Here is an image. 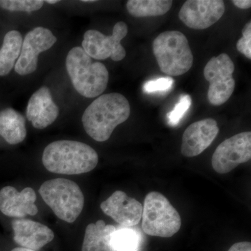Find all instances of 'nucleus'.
<instances>
[{"label": "nucleus", "mask_w": 251, "mask_h": 251, "mask_svg": "<svg viewBox=\"0 0 251 251\" xmlns=\"http://www.w3.org/2000/svg\"><path fill=\"white\" fill-rule=\"evenodd\" d=\"M192 103L191 97L189 95H184L180 98L178 103L175 105V108L168 114V122L170 125L175 126L177 125L181 119L187 112Z\"/></svg>", "instance_id": "nucleus-23"}, {"label": "nucleus", "mask_w": 251, "mask_h": 251, "mask_svg": "<svg viewBox=\"0 0 251 251\" xmlns=\"http://www.w3.org/2000/svg\"><path fill=\"white\" fill-rule=\"evenodd\" d=\"M36 200L35 191L30 187L18 192L12 186H6L0 191V211L9 217L34 216L38 213Z\"/></svg>", "instance_id": "nucleus-14"}, {"label": "nucleus", "mask_w": 251, "mask_h": 251, "mask_svg": "<svg viewBox=\"0 0 251 251\" xmlns=\"http://www.w3.org/2000/svg\"><path fill=\"white\" fill-rule=\"evenodd\" d=\"M57 42V38L49 29L34 28L25 36L21 54L15 64V71L21 75L35 72L38 67V57L41 52L48 50Z\"/></svg>", "instance_id": "nucleus-10"}, {"label": "nucleus", "mask_w": 251, "mask_h": 251, "mask_svg": "<svg viewBox=\"0 0 251 251\" xmlns=\"http://www.w3.org/2000/svg\"><path fill=\"white\" fill-rule=\"evenodd\" d=\"M174 84V80L171 77H160L156 80H149L143 85L145 93H158L168 92Z\"/></svg>", "instance_id": "nucleus-24"}, {"label": "nucleus", "mask_w": 251, "mask_h": 251, "mask_svg": "<svg viewBox=\"0 0 251 251\" xmlns=\"http://www.w3.org/2000/svg\"><path fill=\"white\" fill-rule=\"evenodd\" d=\"M42 162L48 171L61 175H80L93 171L99 162L97 151L87 144L58 140L48 145Z\"/></svg>", "instance_id": "nucleus-2"}, {"label": "nucleus", "mask_w": 251, "mask_h": 251, "mask_svg": "<svg viewBox=\"0 0 251 251\" xmlns=\"http://www.w3.org/2000/svg\"><path fill=\"white\" fill-rule=\"evenodd\" d=\"M66 67L75 90L86 98H95L108 86V69L94 62L81 47L73 48L67 54Z\"/></svg>", "instance_id": "nucleus-3"}, {"label": "nucleus", "mask_w": 251, "mask_h": 251, "mask_svg": "<svg viewBox=\"0 0 251 251\" xmlns=\"http://www.w3.org/2000/svg\"><path fill=\"white\" fill-rule=\"evenodd\" d=\"M251 158V133L242 132L220 144L213 154L211 165L216 173L224 175Z\"/></svg>", "instance_id": "nucleus-9"}, {"label": "nucleus", "mask_w": 251, "mask_h": 251, "mask_svg": "<svg viewBox=\"0 0 251 251\" xmlns=\"http://www.w3.org/2000/svg\"><path fill=\"white\" fill-rule=\"evenodd\" d=\"M100 209L123 227L137 226L143 215V204L122 191L112 193L100 204Z\"/></svg>", "instance_id": "nucleus-12"}, {"label": "nucleus", "mask_w": 251, "mask_h": 251, "mask_svg": "<svg viewBox=\"0 0 251 251\" xmlns=\"http://www.w3.org/2000/svg\"><path fill=\"white\" fill-rule=\"evenodd\" d=\"M219 133L215 120L204 119L194 122L185 130L181 142V152L186 157L201 154L209 148Z\"/></svg>", "instance_id": "nucleus-13"}, {"label": "nucleus", "mask_w": 251, "mask_h": 251, "mask_svg": "<svg viewBox=\"0 0 251 251\" xmlns=\"http://www.w3.org/2000/svg\"><path fill=\"white\" fill-rule=\"evenodd\" d=\"M110 244L114 251H138L140 238L133 229L122 227L112 233Z\"/></svg>", "instance_id": "nucleus-21"}, {"label": "nucleus", "mask_w": 251, "mask_h": 251, "mask_svg": "<svg viewBox=\"0 0 251 251\" xmlns=\"http://www.w3.org/2000/svg\"><path fill=\"white\" fill-rule=\"evenodd\" d=\"M172 6L173 1L170 0H129L126 3L128 13L135 18L163 16Z\"/></svg>", "instance_id": "nucleus-20"}, {"label": "nucleus", "mask_w": 251, "mask_h": 251, "mask_svg": "<svg viewBox=\"0 0 251 251\" xmlns=\"http://www.w3.org/2000/svg\"><path fill=\"white\" fill-rule=\"evenodd\" d=\"M130 115V103L125 96L110 93L95 99L84 112L82 121L86 133L91 138L97 142H105Z\"/></svg>", "instance_id": "nucleus-1"}, {"label": "nucleus", "mask_w": 251, "mask_h": 251, "mask_svg": "<svg viewBox=\"0 0 251 251\" xmlns=\"http://www.w3.org/2000/svg\"><path fill=\"white\" fill-rule=\"evenodd\" d=\"M82 2H90V3H92V2H96V1H92V0H84V1H82Z\"/></svg>", "instance_id": "nucleus-30"}, {"label": "nucleus", "mask_w": 251, "mask_h": 251, "mask_svg": "<svg viewBox=\"0 0 251 251\" xmlns=\"http://www.w3.org/2000/svg\"><path fill=\"white\" fill-rule=\"evenodd\" d=\"M23 36L18 31L6 33L0 49V76L8 75L17 62L23 44Z\"/></svg>", "instance_id": "nucleus-19"}, {"label": "nucleus", "mask_w": 251, "mask_h": 251, "mask_svg": "<svg viewBox=\"0 0 251 251\" xmlns=\"http://www.w3.org/2000/svg\"><path fill=\"white\" fill-rule=\"evenodd\" d=\"M12 227L15 242L25 249L39 250L54 239L52 229L31 220H14Z\"/></svg>", "instance_id": "nucleus-16"}, {"label": "nucleus", "mask_w": 251, "mask_h": 251, "mask_svg": "<svg viewBox=\"0 0 251 251\" xmlns=\"http://www.w3.org/2000/svg\"><path fill=\"white\" fill-rule=\"evenodd\" d=\"M0 135L10 145H16L25 139V120L12 108L0 112Z\"/></svg>", "instance_id": "nucleus-18"}, {"label": "nucleus", "mask_w": 251, "mask_h": 251, "mask_svg": "<svg viewBox=\"0 0 251 251\" xmlns=\"http://www.w3.org/2000/svg\"><path fill=\"white\" fill-rule=\"evenodd\" d=\"M41 197L59 219L72 224L80 216L85 198L72 180L57 178L46 181L39 188Z\"/></svg>", "instance_id": "nucleus-5"}, {"label": "nucleus", "mask_w": 251, "mask_h": 251, "mask_svg": "<svg viewBox=\"0 0 251 251\" xmlns=\"http://www.w3.org/2000/svg\"><path fill=\"white\" fill-rule=\"evenodd\" d=\"M11 251H36L30 250V249H25V248H16Z\"/></svg>", "instance_id": "nucleus-28"}, {"label": "nucleus", "mask_w": 251, "mask_h": 251, "mask_svg": "<svg viewBox=\"0 0 251 251\" xmlns=\"http://www.w3.org/2000/svg\"><path fill=\"white\" fill-rule=\"evenodd\" d=\"M58 115V106L48 87H41L32 94L28 102L26 116L34 128L44 129L52 125Z\"/></svg>", "instance_id": "nucleus-15"}, {"label": "nucleus", "mask_w": 251, "mask_h": 251, "mask_svg": "<svg viewBox=\"0 0 251 251\" xmlns=\"http://www.w3.org/2000/svg\"><path fill=\"white\" fill-rule=\"evenodd\" d=\"M237 49L248 59H251V22L244 26L242 37L237 41Z\"/></svg>", "instance_id": "nucleus-25"}, {"label": "nucleus", "mask_w": 251, "mask_h": 251, "mask_svg": "<svg viewBox=\"0 0 251 251\" xmlns=\"http://www.w3.org/2000/svg\"><path fill=\"white\" fill-rule=\"evenodd\" d=\"M117 228L102 220L90 224L86 228L82 251H114L110 244L112 233Z\"/></svg>", "instance_id": "nucleus-17"}, {"label": "nucleus", "mask_w": 251, "mask_h": 251, "mask_svg": "<svg viewBox=\"0 0 251 251\" xmlns=\"http://www.w3.org/2000/svg\"></svg>", "instance_id": "nucleus-31"}, {"label": "nucleus", "mask_w": 251, "mask_h": 251, "mask_svg": "<svg viewBox=\"0 0 251 251\" xmlns=\"http://www.w3.org/2000/svg\"><path fill=\"white\" fill-rule=\"evenodd\" d=\"M142 229L145 234L169 238L179 232L181 219L179 212L161 193L152 191L143 205Z\"/></svg>", "instance_id": "nucleus-6"}, {"label": "nucleus", "mask_w": 251, "mask_h": 251, "mask_svg": "<svg viewBox=\"0 0 251 251\" xmlns=\"http://www.w3.org/2000/svg\"><path fill=\"white\" fill-rule=\"evenodd\" d=\"M225 10L221 0H188L180 9L179 18L191 29H205L221 19Z\"/></svg>", "instance_id": "nucleus-11"}, {"label": "nucleus", "mask_w": 251, "mask_h": 251, "mask_svg": "<svg viewBox=\"0 0 251 251\" xmlns=\"http://www.w3.org/2000/svg\"><path fill=\"white\" fill-rule=\"evenodd\" d=\"M42 0H0V7L10 11L31 13L44 6Z\"/></svg>", "instance_id": "nucleus-22"}, {"label": "nucleus", "mask_w": 251, "mask_h": 251, "mask_svg": "<svg viewBox=\"0 0 251 251\" xmlns=\"http://www.w3.org/2000/svg\"><path fill=\"white\" fill-rule=\"evenodd\" d=\"M127 33V25L122 21L115 24L110 36L93 29L87 31L84 34L82 49L91 58L103 60L110 57L115 62H119L125 59L126 54L121 41Z\"/></svg>", "instance_id": "nucleus-8"}, {"label": "nucleus", "mask_w": 251, "mask_h": 251, "mask_svg": "<svg viewBox=\"0 0 251 251\" xmlns=\"http://www.w3.org/2000/svg\"><path fill=\"white\" fill-rule=\"evenodd\" d=\"M234 64L227 54L212 57L204 69V76L209 82L207 99L214 106H219L228 100L235 89L233 78Z\"/></svg>", "instance_id": "nucleus-7"}, {"label": "nucleus", "mask_w": 251, "mask_h": 251, "mask_svg": "<svg viewBox=\"0 0 251 251\" xmlns=\"http://www.w3.org/2000/svg\"><path fill=\"white\" fill-rule=\"evenodd\" d=\"M153 52L161 72L184 75L192 67L193 56L186 36L179 31L162 32L153 41Z\"/></svg>", "instance_id": "nucleus-4"}, {"label": "nucleus", "mask_w": 251, "mask_h": 251, "mask_svg": "<svg viewBox=\"0 0 251 251\" xmlns=\"http://www.w3.org/2000/svg\"><path fill=\"white\" fill-rule=\"evenodd\" d=\"M228 251H251V244L249 242H242L233 244Z\"/></svg>", "instance_id": "nucleus-26"}, {"label": "nucleus", "mask_w": 251, "mask_h": 251, "mask_svg": "<svg viewBox=\"0 0 251 251\" xmlns=\"http://www.w3.org/2000/svg\"><path fill=\"white\" fill-rule=\"evenodd\" d=\"M46 2L48 3V4H54L58 3L59 1H57V0H47V1H46Z\"/></svg>", "instance_id": "nucleus-29"}, {"label": "nucleus", "mask_w": 251, "mask_h": 251, "mask_svg": "<svg viewBox=\"0 0 251 251\" xmlns=\"http://www.w3.org/2000/svg\"><path fill=\"white\" fill-rule=\"evenodd\" d=\"M232 3L241 9H250L251 6V0H233Z\"/></svg>", "instance_id": "nucleus-27"}]
</instances>
